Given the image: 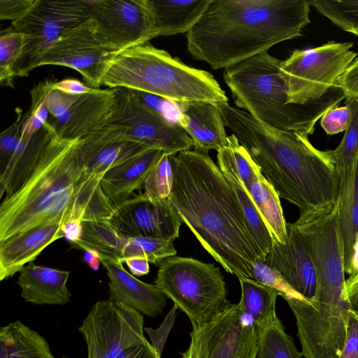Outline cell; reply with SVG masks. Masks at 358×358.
Instances as JSON below:
<instances>
[{"label": "cell", "mask_w": 358, "mask_h": 358, "mask_svg": "<svg viewBox=\"0 0 358 358\" xmlns=\"http://www.w3.org/2000/svg\"><path fill=\"white\" fill-rule=\"evenodd\" d=\"M81 145L82 138L59 136L48 121L32 136L0 206V242L45 223L113 216L101 179L86 173Z\"/></svg>", "instance_id": "cell-1"}, {"label": "cell", "mask_w": 358, "mask_h": 358, "mask_svg": "<svg viewBox=\"0 0 358 358\" xmlns=\"http://www.w3.org/2000/svg\"><path fill=\"white\" fill-rule=\"evenodd\" d=\"M170 200L201 246L226 271L253 279L252 263L264 262L252 239L236 193L208 155L185 150L171 155Z\"/></svg>", "instance_id": "cell-2"}, {"label": "cell", "mask_w": 358, "mask_h": 358, "mask_svg": "<svg viewBox=\"0 0 358 358\" xmlns=\"http://www.w3.org/2000/svg\"><path fill=\"white\" fill-rule=\"evenodd\" d=\"M225 125L259 166L279 196L300 214L334 208L339 176L331 150H320L308 136L264 124L228 103L219 106Z\"/></svg>", "instance_id": "cell-3"}, {"label": "cell", "mask_w": 358, "mask_h": 358, "mask_svg": "<svg viewBox=\"0 0 358 358\" xmlns=\"http://www.w3.org/2000/svg\"><path fill=\"white\" fill-rule=\"evenodd\" d=\"M307 0H212L186 34L188 52L213 69H227L302 35Z\"/></svg>", "instance_id": "cell-4"}, {"label": "cell", "mask_w": 358, "mask_h": 358, "mask_svg": "<svg viewBox=\"0 0 358 358\" xmlns=\"http://www.w3.org/2000/svg\"><path fill=\"white\" fill-rule=\"evenodd\" d=\"M281 62L263 52L225 69L223 78L237 108L259 122L280 130L311 135L319 119L338 106L344 94L336 85L316 101L289 103L280 72Z\"/></svg>", "instance_id": "cell-5"}, {"label": "cell", "mask_w": 358, "mask_h": 358, "mask_svg": "<svg viewBox=\"0 0 358 358\" xmlns=\"http://www.w3.org/2000/svg\"><path fill=\"white\" fill-rule=\"evenodd\" d=\"M101 85L155 94L173 104L228 103L211 73L189 66L149 43L117 52L107 66Z\"/></svg>", "instance_id": "cell-6"}, {"label": "cell", "mask_w": 358, "mask_h": 358, "mask_svg": "<svg viewBox=\"0 0 358 358\" xmlns=\"http://www.w3.org/2000/svg\"><path fill=\"white\" fill-rule=\"evenodd\" d=\"M158 266L154 284L192 326L203 327L229 304L222 273L213 264L175 255Z\"/></svg>", "instance_id": "cell-7"}, {"label": "cell", "mask_w": 358, "mask_h": 358, "mask_svg": "<svg viewBox=\"0 0 358 358\" xmlns=\"http://www.w3.org/2000/svg\"><path fill=\"white\" fill-rule=\"evenodd\" d=\"M292 224L300 236L315 271L316 300L340 304L348 301L338 201L332 208L301 213Z\"/></svg>", "instance_id": "cell-8"}, {"label": "cell", "mask_w": 358, "mask_h": 358, "mask_svg": "<svg viewBox=\"0 0 358 358\" xmlns=\"http://www.w3.org/2000/svg\"><path fill=\"white\" fill-rule=\"evenodd\" d=\"M352 47V43L331 41L294 50L280 67L288 102L305 105L325 95L358 55Z\"/></svg>", "instance_id": "cell-9"}, {"label": "cell", "mask_w": 358, "mask_h": 358, "mask_svg": "<svg viewBox=\"0 0 358 358\" xmlns=\"http://www.w3.org/2000/svg\"><path fill=\"white\" fill-rule=\"evenodd\" d=\"M90 17L88 0H36L29 10L12 22V28L25 38L15 77H24L35 68L50 46L66 31Z\"/></svg>", "instance_id": "cell-10"}, {"label": "cell", "mask_w": 358, "mask_h": 358, "mask_svg": "<svg viewBox=\"0 0 358 358\" xmlns=\"http://www.w3.org/2000/svg\"><path fill=\"white\" fill-rule=\"evenodd\" d=\"M143 315L110 299L96 302L78 327L87 344V358H115L146 340Z\"/></svg>", "instance_id": "cell-11"}, {"label": "cell", "mask_w": 358, "mask_h": 358, "mask_svg": "<svg viewBox=\"0 0 358 358\" xmlns=\"http://www.w3.org/2000/svg\"><path fill=\"white\" fill-rule=\"evenodd\" d=\"M117 104L110 123L123 126L128 138L170 155L189 150L193 143L177 120L155 114L137 91L116 88Z\"/></svg>", "instance_id": "cell-12"}, {"label": "cell", "mask_w": 358, "mask_h": 358, "mask_svg": "<svg viewBox=\"0 0 358 358\" xmlns=\"http://www.w3.org/2000/svg\"><path fill=\"white\" fill-rule=\"evenodd\" d=\"M96 34L111 51L118 52L155 38L149 0H88Z\"/></svg>", "instance_id": "cell-13"}, {"label": "cell", "mask_w": 358, "mask_h": 358, "mask_svg": "<svg viewBox=\"0 0 358 358\" xmlns=\"http://www.w3.org/2000/svg\"><path fill=\"white\" fill-rule=\"evenodd\" d=\"M196 358H255L257 329L238 303H229L201 327L192 326Z\"/></svg>", "instance_id": "cell-14"}, {"label": "cell", "mask_w": 358, "mask_h": 358, "mask_svg": "<svg viewBox=\"0 0 358 358\" xmlns=\"http://www.w3.org/2000/svg\"><path fill=\"white\" fill-rule=\"evenodd\" d=\"M116 53L100 40L95 23L90 17L64 32L47 50L38 67L56 65L73 69L86 84L98 89L109 62Z\"/></svg>", "instance_id": "cell-15"}, {"label": "cell", "mask_w": 358, "mask_h": 358, "mask_svg": "<svg viewBox=\"0 0 358 358\" xmlns=\"http://www.w3.org/2000/svg\"><path fill=\"white\" fill-rule=\"evenodd\" d=\"M108 221L124 237H155L172 241L179 237L183 223L170 198L154 203L143 194H135L115 206Z\"/></svg>", "instance_id": "cell-16"}, {"label": "cell", "mask_w": 358, "mask_h": 358, "mask_svg": "<svg viewBox=\"0 0 358 358\" xmlns=\"http://www.w3.org/2000/svg\"><path fill=\"white\" fill-rule=\"evenodd\" d=\"M152 149L127 138L126 129L109 123L82 138L81 150L88 175L102 178L110 169Z\"/></svg>", "instance_id": "cell-17"}, {"label": "cell", "mask_w": 358, "mask_h": 358, "mask_svg": "<svg viewBox=\"0 0 358 358\" xmlns=\"http://www.w3.org/2000/svg\"><path fill=\"white\" fill-rule=\"evenodd\" d=\"M115 89H95L80 95L71 108L59 117H48V122L64 138H83L111 122L115 111Z\"/></svg>", "instance_id": "cell-18"}, {"label": "cell", "mask_w": 358, "mask_h": 358, "mask_svg": "<svg viewBox=\"0 0 358 358\" xmlns=\"http://www.w3.org/2000/svg\"><path fill=\"white\" fill-rule=\"evenodd\" d=\"M285 244L273 241L266 264L278 271L287 282L310 304L316 300L317 278L310 257L292 226L287 224Z\"/></svg>", "instance_id": "cell-19"}, {"label": "cell", "mask_w": 358, "mask_h": 358, "mask_svg": "<svg viewBox=\"0 0 358 358\" xmlns=\"http://www.w3.org/2000/svg\"><path fill=\"white\" fill-rule=\"evenodd\" d=\"M109 278V299L134 308L142 315L156 317L162 314L168 297L155 284L141 281L129 273L123 263L101 259Z\"/></svg>", "instance_id": "cell-20"}, {"label": "cell", "mask_w": 358, "mask_h": 358, "mask_svg": "<svg viewBox=\"0 0 358 358\" xmlns=\"http://www.w3.org/2000/svg\"><path fill=\"white\" fill-rule=\"evenodd\" d=\"M175 105L177 121L192 139L194 150L208 153L227 145L226 125L218 105L205 101Z\"/></svg>", "instance_id": "cell-21"}, {"label": "cell", "mask_w": 358, "mask_h": 358, "mask_svg": "<svg viewBox=\"0 0 358 358\" xmlns=\"http://www.w3.org/2000/svg\"><path fill=\"white\" fill-rule=\"evenodd\" d=\"M63 222L43 224L0 242V280L34 262L54 241L64 238Z\"/></svg>", "instance_id": "cell-22"}, {"label": "cell", "mask_w": 358, "mask_h": 358, "mask_svg": "<svg viewBox=\"0 0 358 358\" xmlns=\"http://www.w3.org/2000/svg\"><path fill=\"white\" fill-rule=\"evenodd\" d=\"M164 152L157 149H149L103 175L101 180V188L115 207L131 199L136 191L143 188L149 172Z\"/></svg>", "instance_id": "cell-23"}, {"label": "cell", "mask_w": 358, "mask_h": 358, "mask_svg": "<svg viewBox=\"0 0 358 358\" xmlns=\"http://www.w3.org/2000/svg\"><path fill=\"white\" fill-rule=\"evenodd\" d=\"M69 271L36 265L34 262L20 271L17 284L25 301L36 305H62L69 302Z\"/></svg>", "instance_id": "cell-24"}, {"label": "cell", "mask_w": 358, "mask_h": 358, "mask_svg": "<svg viewBox=\"0 0 358 358\" xmlns=\"http://www.w3.org/2000/svg\"><path fill=\"white\" fill-rule=\"evenodd\" d=\"M217 158L219 168L238 199L246 228L266 262L273 244L271 233L241 180L226 145L217 151Z\"/></svg>", "instance_id": "cell-25"}, {"label": "cell", "mask_w": 358, "mask_h": 358, "mask_svg": "<svg viewBox=\"0 0 358 358\" xmlns=\"http://www.w3.org/2000/svg\"><path fill=\"white\" fill-rule=\"evenodd\" d=\"M212 0H149L154 19V36L187 34Z\"/></svg>", "instance_id": "cell-26"}, {"label": "cell", "mask_w": 358, "mask_h": 358, "mask_svg": "<svg viewBox=\"0 0 358 358\" xmlns=\"http://www.w3.org/2000/svg\"><path fill=\"white\" fill-rule=\"evenodd\" d=\"M338 205L346 273L358 234V158L339 174Z\"/></svg>", "instance_id": "cell-27"}, {"label": "cell", "mask_w": 358, "mask_h": 358, "mask_svg": "<svg viewBox=\"0 0 358 358\" xmlns=\"http://www.w3.org/2000/svg\"><path fill=\"white\" fill-rule=\"evenodd\" d=\"M6 358H55L46 339L20 321L0 328Z\"/></svg>", "instance_id": "cell-28"}, {"label": "cell", "mask_w": 358, "mask_h": 358, "mask_svg": "<svg viewBox=\"0 0 358 358\" xmlns=\"http://www.w3.org/2000/svg\"><path fill=\"white\" fill-rule=\"evenodd\" d=\"M252 201L268 227L273 242L285 244L287 241V224L280 196L274 187L259 175L248 189Z\"/></svg>", "instance_id": "cell-29"}, {"label": "cell", "mask_w": 358, "mask_h": 358, "mask_svg": "<svg viewBox=\"0 0 358 358\" xmlns=\"http://www.w3.org/2000/svg\"><path fill=\"white\" fill-rule=\"evenodd\" d=\"M80 239L72 244L77 249L96 251L100 260L123 262L125 237L120 234L108 220L83 221Z\"/></svg>", "instance_id": "cell-30"}, {"label": "cell", "mask_w": 358, "mask_h": 358, "mask_svg": "<svg viewBox=\"0 0 358 358\" xmlns=\"http://www.w3.org/2000/svg\"><path fill=\"white\" fill-rule=\"evenodd\" d=\"M241 296L238 305L245 314L250 317L257 328L274 320L275 304L279 292L274 289L260 284L254 279L238 278Z\"/></svg>", "instance_id": "cell-31"}, {"label": "cell", "mask_w": 358, "mask_h": 358, "mask_svg": "<svg viewBox=\"0 0 358 358\" xmlns=\"http://www.w3.org/2000/svg\"><path fill=\"white\" fill-rule=\"evenodd\" d=\"M257 329V349L255 358H303L278 316Z\"/></svg>", "instance_id": "cell-32"}, {"label": "cell", "mask_w": 358, "mask_h": 358, "mask_svg": "<svg viewBox=\"0 0 358 358\" xmlns=\"http://www.w3.org/2000/svg\"><path fill=\"white\" fill-rule=\"evenodd\" d=\"M173 242L155 237H125L123 262L126 258L140 257L158 266L166 258L176 255Z\"/></svg>", "instance_id": "cell-33"}, {"label": "cell", "mask_w": 358, "mask_h": 358, "mask_svg": "<svg viewBox=\"0 0 358 358\" xmlns=\"http://www.w3.org/2000/svg\"><path fill=\"white\" fill-rule=\"evenodd\" d=\"M310 3L334 24L358 36V0H311Z\"/></svg>", "instance_id": "cell-34"}, {"label": "cell", "mask_w": 358, "mask_h": 358, "mask_svg": "<svg viewBox=\"0 0 358 358\" xmlns=\"http://www.w3.org/2000/svg\"><path fill=\"white\" fill-rule=\"evenodd\" d=\"M52 80L41 81L30 91L31 106L25 113L21 138L29 141L48 120V96L52 88Z\"/></svg>", "instance_id": "cell-35"}, {"label": "cell", "mask_w": 358, "mask_h": 358, "mask_svg": "<svg viewBox=\"0 0 358 358\" xmlns=\"http://www.w3.org/2000/svg\"><path fill=\"white\" fill-rule=\"evenodd\" d=\"M24 36L13 28L2 31L0 36V83L13 87L15 69L22 54Z\"/></svg>", "instance_id": "cell-36"}, {"label": "cell", "mask_w": 358, "mask_h": 358, "mask_svg": "<svg viewBox=\"0 0 358 358\" xmlns=\"http://www.w3.org/2000/svg\"><path fill=\"white\" fill-rule=\"evenodd\" d=\"M351 111V121L339 145L331 150L335 167L339 174L358 158V97L345 99Z\"/></svg>", "instance_id": "cell-37"}, {"label": "cell", "mask_w": 358, "mask_h": 358, "mask_svg": "<svg viewBox=\"0 0 358 358\" xmlns=\"http://www.w3.org/2000/svg\"><path fill=\"white\" fill-rule=\"evenodd\" d=\"M173 182L171 155L164 152L149 172L143 188V195L157 203L170 198Z\"/></svg>", "instance_id": "cell-38"}, {"label": "cell", "mask_w": 358, "mask_h": 358, "mask_svg": "<svg viewBox=\"0 0 358 358\" xmlns=\"http://www.w3.org/2000/svg\"><path fill=\"white\" fill-rule=\"evenodd\" d=\"M226 147L241 180L248 189L253 180L262 173L260 168L234 134L228 136Z\"/></svg>", "instance_id": "cell-39"}, {"label": "cell", "mask_w": 358, "mask_h": 358, "mask_svg": "<svg viewBox=\"0 0 358 358\" xmlns=\"http://www.w3.org/2000/svg\"><path fill=\"white\" fill-rule=\"evenodd\" d=\"M252 271L255 280L275 289L283 299L294 298L307 301L287 282L278 271L270 267L265 262L260 260L254 261L252 263Z\"/></svg>", "instance_id": "cell-40"}, {"label": "cell", "mask_w": 358, "mask_h": 358, "mask_svg": "<svg viewBox=\"0 0 358 358\" xmlns=\"http://www.w3.org/2000/svg\"><path fill=\"white\" fill-rule=\"evenodd\" d=\"M17 118L15 122L1 133L0 157L1 162L6 165L17 149L20 139L25 113L20 108L16 109Z\"/></svg>", "instance_id": "cell-41"}, {"label": "cell", "mask_w": 358, "mask_h": 358, "mask_svg": "<svg viewBox=\"0 0 358 358\" xmlns=\"http://www.w3.org/2000/svg\"><path fill=\"white\" fill-rule=\"evenodd\" d=\"M351 121L350 108L335 106L327 111L320 118V124L324 131L329 135L337 134L345 131Z\"/></svg>", "instance_id": "cell-42"}, {"label": "cell", "mask_w": 358, "mask_h": 358, "mask_svg": "<svg viewBox=\"0 0 358 358\" xmlns=\"http://www.w3.org/2000/svg\"><path fill=\"white\" fill-rule=\"evenodd\" d=\"M177 309L178 307L173 305L159 328H144L151 340L156 358H161L164 345L175 321Z\"/></svg>", "instance_id": "cell-43"}, {"label": "cell", "mask_w": 358, "mask_h": 358, "mask_svg": "<svg viewBox=\"0 0 358 358\" xmlns=\"http://www.w3.org/2000/svg\"><path fill=\"white\" fill-rule=\"evenodd\" d=\"M80 95H71L57 90H51L48 96V108L50 117H59L76 101Z\"/></svg>", "instance_id": "cell-44"}, {"label": "cell", "mask_w": 358, "mask_h": 358, "mask_svg": "<svg viewBox=\"0 0 358 358\" xmlns=\"http://www.w3.org/2000/svg\"><path fill=\"white\" fill-rule=\"evenodd\" d=\"M345 99L358 97V55L337 80Z\"/></svg>", "instance_id": "cell-45"}, {"label": "cell", "mask_w": 358, "mask_h": 358, "mask_svg": "<svg viewBox=\"0 0 358 358\" xmlns=\"http://www.w3.org/2000/svg\"><path fill=\"white\" fill-rule=\"evenodd\" d=\"M338 358H358V315L352 309L345 341Z\"/></svg>", "instance_id": "cell-46"}, {"label": "cell", "mask_w": 358, "mask_h": 358, "mask_svg": "<svg viewBox=\"0 0 358 358\" xmlns=\"http://www.w3.org/2000/svg\"><path fill=\"white\" fill-rule=\"evenodd\" d=\"M36 0H1L0 18L14 22L24 15Z\"/></svg>", "instance_id": "cell-47"}, {"label": "cell", "mask_w": 358, "mask_h": 358, "mask_svg": "<svg viewBox=\"0 0 358 358\" xmlns=\"http://www.w3.org/2000/svg\"><path fill=\"white\" fill-rule=\"evenodd\" d=\"M137 93L141 101L152 113L171 120L169 111L173 110L175 104L159 96L138 91Z\"/></svg>", "instance_id": "cell-48"}, {"label": "cell", "mask_w": 358, "mask_h": 358, "mask_svg": "<svg viewBox=\"0 0 358 358\" xmlns=\"http://www.w3.org/2000/svg\"><path fill=\"white\" fill-rule=\"evenodd\" d=\"M92 88L78 80L66 78L58 82H54L52 90H57L71 95H82L93 92Z\"/></svg>", "instance_id": "cell-49"}, {"label": "cell", "mask_w": 358, "mask_h": 358, "mask_svg": "<svg viewBox=\"0 0 358 358\" xmlns=\"http://www.w3.org/2000/svg\"><path fill=\"white\" fill-rule=\"evenodd\" d=\"M115 358H156V355L152 345L146 339L125 349Z\"/></svg>", "instance_id": "cell-50"}, {"label": "cell", "mask_w": 358, "mask_h": 358, "mask_svg": "<svg viewBox=\"0 0 358 358\" xmlns=\"http://www.w3.org/2000/svg\"><path fill=\"white\" fill-rule=\"evenodd\" d=\"M124 262L127 264L133 275L143 276L150 272L149 262L145 258L131 257L126 258Z\"/></svg>", "instance_id": "cell-51"}, {"label": "cell", "mask_w": 358, "mask_h": 358, "mask_svg": "<svg viewBox=\"0 0 358 358\" xmlns=\"http://www.w3.org/2000/svg\"><path fill=\"white\" fill-rule=\"evenodd\" d=\"M82 221L80 220H71L63 224L62 231L64 238L71 244L77 242L82 234Z\"/></svg>", "instance_id": "cell-52"}, {"label": "cell", "mask_w": 358, "mask_h": 358, "mask_svg": "<svg viewBox=\"0 0 358 358\" xmlns=\"http://www.w3.org/2000/svg\"><path fill=\"white\" fill-rule=\"evenodd\" d=\"M345 294L349 301L358 299V275L346 279Z\"/></svg>", "instance_id": "cell-53"}, {"label": "cell", "mask_w": 358, "mask_h": 358, "mask_svg": "<svg viewBox=\"0 0 358 358\" xmlns=\"http://www.w3.org/2000/svg\"><path fill=\"white\" fill-rule=\"evenodd\" d=\"M346 273L348 274L349 277L358 275V234L354 243L350 264Z\"/></svg>", "instance_id": "cell-54"}, {"label": "cell", "mask_w": 358, "mask_h": 358, "mask_svg": "<svg viewBox=\"0 0 358 358\" xmlns=\"http://www.w3.org/2000/svg\"><path fill=\"white\" fill-rule=\"evenodd\" d=\"M83 250L85 252L84 259L90 267L93 270H98L101 262L98 253L88 248H85Z\"/></svg>", "instance_id": "cell-55"}, {"label": "cell", "mask_w": 358, "mask_h": 358, "mask_svg": "<svg viewBox=\"0 0 358 358\" xmlns=\"http://www.w3.org/2000/svg\"><path fill=\"white\" fill-rule=\"evenodd\" d=\"M182 358H196L194 343L192 340L190 341L189 348L183 353H181Z\"/></svg>", "instance_id": "cell-56"}, {"label": "cell", "mask_w": 358, "mask_h": 358, "mask_svg": "<svg viewBox=\"0 0 358 358\" xmlns=\"http://www.w3.org/2000/svg\"><path fill=\"white\" fill-rule=\"evenodd\" d=\"M351 309L358 315V299L350 300Z\"/></svg>", "instance_id": "cell-57"}, {"label": "cell", "mask_w": 358, "mask_h": 358, "mask_svg": "<svg viewBox=\"0 0 358 358\" xmlns=\"http://www.w3.org/2000/svg\"><path fill=\"white\" fill-rule=\"evenodd\" d=\"M0 358H6L4 347L0 344Z\"/></svg>", "instance_id": "cell-58"}, {"label": "cell", "mask_w": 358, "mask_h": 358, "mask_svg": "<svg viewBox=\"0 0 358 358\" xmlns=\"http://www.w3.org/2000/svg\"><path fill=\"white\" fill-rule=\"evenodd\" d=\"M61 358H69V357H61Z\"/></svg>", "instance_id": "cell-59"}]
</instances>
